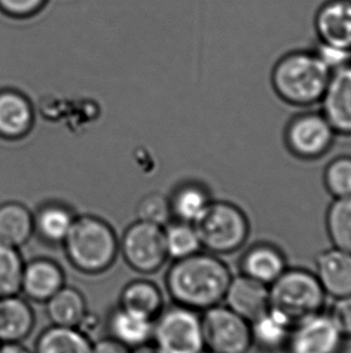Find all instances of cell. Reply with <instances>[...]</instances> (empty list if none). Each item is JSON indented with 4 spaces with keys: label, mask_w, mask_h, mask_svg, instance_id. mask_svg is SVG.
<instances>
[{
    "label": "cell",
    "mask_w": 351,
    "mask_h": 353,
    "mask_svg": "<svg viewBox=\"0 0 351 353\" xmlns=\"http://www.w3.org/2000/svg\"><path fill=\"white\" fill-rule=\"evenodd\" d=\"M131 350L120 344L118 341L106 336L101 339L95 340L92 344L90 353H130Z\"/></svg>",
    "instance_id": "836d02e7"
},
{
    "label": "cell",
    "mask_w": 351,
    "mask_h": 353,
    "mask_svg": "<svg viewBox=\"0 0 351 353\" xmlns=\"http://www.w3.org/2000/svg\"><path fill=\"white\" fill-rule=\"evenodd\" d=\"M136 215L138 221L165 227L172 219L169 198L157 192L146 194L138 201Z\"/></svg>",
    "instance_id": "4dcf8cb0"
},
{
    "label": "cell",
    "mask_w": 351,
    "mask_h": 353,
    "mask_svg": "<svg viewBox=\"0 0 351 353\" xmlns=\"http://www.w3.org/2000/svg\"><path fill=\"white\" fill-rule=\"evenodd\" d=\"M23 268L19 248L0 243V298L19 294Z\"/></svg>",
    "instance_id": "f1b7e54d"
},
{
    "label": "cell",
    "mask_w": 351,
    "mask_h": 353,
    "mask_svg": "<svg viewBox=\"0 0 351 353\" xmlns=\"http://www.w3.org/2000/svg\"><path fill=\"white\" fill-rule=\"evenodd\" d=\"M119 306L151 320H154L165 307L160 288L147 280H135L124 287L119 298Z\"/></svg>",
    "instance_id": "484cf974"
},
{
    "label": "cell",
    "mask_w": 351,
    "mask_h": 353,
    "mask_svg": "<svg viewBox=\"0 0 351 353\" xmlns=\"http://www.w3.org/2000/svg\"><path fill=\"white\" fill-rule=\"evenodd\" d=\"M63 245L72 265L86 274L107 270L119 251L118 239L112 227L90 215L77 216Z\"/></svg>",
    "instance_id": "3957f363"
},
{
    "label": "cell",
    "mask_w": 351,
    "mask_h": 353,
    "mask_svg": "<svg viewBox=\"0 0 351 353\" xmlns=\"http://www.w3.org/2000/svg\"><path fill=\"white\" fill-rule=\"evenodd\" d=\"M328 314L345 340L351 339V294L334 299Z\"/></svg>",
    "instance_id": "d6a6232c"
},
{
    "label": "cell",
    "mask_w": 351,
    "mask_h": 353,
    "mask_svg": "<svg viewBox=\"0 0 351 353\" xmlns=\"http://www.w3.org/2000/svg\"><path fill=\"white\" fill-rule=\"evenodd\" d=\"M323 186L333 199L351 196V156L333 158L323 170Z\"/></svg>",
    "instance_id": "f546056e"
},
{
    "label": "cell",
    "mask_w": 351,
    "mask_h": 353,
    "mask_svg": "<svg viewBox=\"0 0 351 353\" xmlns=\"http://www.w3.org/2000/svg\"><path fill=\"white\" fill-rule=\"evenodd\" d=\"M202 250L215 256L240 251L251 234V221L241 206L228 201H213L195 223Z\"/></svg>",
    "instance_id": "5b68a950"
},
{
    "label": "cell",
    "mask_w": 351,
    "mask_h": 353,
    "mask_svg": "<svg viewBox=\"0 0 351 353\" xmlns=\"http://www.w3.org/2000/svg\"><path fill=\"white\" fill-rule=\"evenodd\" d=\"M331 72L315 51H292L275 63L270 85L280 101L307 109L320 104Z\"/></svg>",
    "instance_id": "7a4b0ae2"
},
{
    "label": "cell",
    "mask_w": 351,
    "mask_h": 353,
    "mask_svg": "<svg viewBox=\"0 0 351 353\" xmlns=\"http://www.w3.org/2000/svg\"><path fill=\"white\" fill-rule=\"evenodd\" d=\"M106 330L109 338L136 349L152 341L153 320L118 305L107 316Z\"/></svg>",
    "instance_id": "ac0fdd59"
},
{
    "label": "cell",
    "mask_w": 351,
    "mask_h": 353,
    "mask_svg": "<svg viewBox=\"0 0 351 353\" xmlns=\"http://www.w3.org/2000/svg\"><path fill=\"white\" fill-rule=\"evenodd\" d=\"M314 274L326 296L333 299L350 296V252L332 246L319 253Z\"/></svg>",
    "instance_id": "9a60e30c"
},
{
    "label": "cell",
    "mask_w": 351,
    "mask_h": 353,
    "mask_svg": "<svg viewBox=\"0 0 351 353\" xmlns=\"http://www.w3.org/2000/svg\"><path fill=\"white\" fill-rule=\"evenodd\" d=\"M34 233L51 245L64 243L77 216L67 205L47 203L34 214Z\"/></svg>",
    "instance_id": "7402d4cb"
},
{
    "label": "cell",
    "mask_w": 351,
    "mask_h": 353,
    "mask_svg": "<svg viewBox=\"0 0 351 353\" xmlns=\"http://www.w3.org/2000/svg\"><path fill=\"white\" fill-rule=\"evenodd\" d=\"M223 304L251 323L270 309V288L240 272L228 283Z\"/></svg>",
    "instance_id": "4fadbf2b"
},
{
    "label": "cell",
    "mask_w": 351,
    "mask_h": 353,
    "mask_svg": "<svg viewBox=\"0 0 351 353\" xmlns=\"http://www.w3.org/2000/svg\"><path fill=\"white\" fill-rule=\"evenodd\" d=\"M45 304L51 325L58 327L78 328L88 314L86 298L74 287L63 286Z\"/></svg>",
    "instance_id": "44dd1931"
},
{
    "label": "cell",
    "mask_w": 351,
    "mask_h": 353,
    "mask_svg": "<svg viewBox=\"0 0 351 353\" xmlns=\"http://www.w3.org/2000/svg\"><path fill=\"white\" fill-rule=\"evenodd\" d=\"M321 112L341 137H351V63L331 72Z\"/></svg>",
    "instance_id": "8fae6325"
},
{
    "label": "cell",
    "mask_w": 351,
    "mask_h": 353,
    "mask_svg": "<svg viewBox=\"0 0 351 353\" xmlns=\"http://www.w3.org/2000/svg\"><path fill=\"white\" fill-rule=\"evenodd\" d=\"M92 344L78 328L51 325L39 335L33 353H90Z\"/></svg>",
    "instance_id": "d4e9b609"
},
{
    "label": "cell",
    "mask_w": 351,
    "mask_h": 353,
    "mask_svg": "<svg viewBox=\"0 0 351 353\" xmlns=\"http://www.w3.org/2000/svg\"><path fill=\"white\" fill-rule=\"evenodd\" d=\"M288 268L284 251L268 241L253 243L240 261L241 274L268 287Z\"/></svg>",
    "instance_id": "5bb4252c"
},
{
    "label": "cell",
    "mask_w": 351,
    "mask_h": 353,
    "mask_svg": "<svg viewBox=\"0 0 351 353\" xmlns=\"http://www.w3.org/2000/svg\"><path fill=\"white\" fill-rule=\"evenodd\" d=\"M319 43L351 52V0H328L315 14Z\"/></svg>",
    "instance_id": "7c38bea8"
},
{
    "label": "cell",
    "mask_w": 351,
    "mask_h": 353,
    "mask_svg": "<svg viewBox=\"0 0 351 353\" xmlns=\"http://www.w3.org/2000/svg\"><path fill=\"white\" fill-rule=\"evenodd\" d=\"M292 325L275 311H266L264 315L251 322L253 347L262 352H278L285 350Z\"/></svg>",
    "instance_id": "603a6c76"
},
{
    "label": "cell",
    "mask_w": 351,
    "mask_h": 353,
    "mask_svg": "<svg viewBox=\"0 0 351 353\" xmlns=\"http://www.w3.org/2000/svg\"><path fill=\"white\" fill-rule=\"evenodd\" d=\"M119 250L134 270L142 274L158 272L167 259L164 227L136 221L124 232Z\"/></svg>",
    "instance_id": "9c48e42d"
},
{
    "label": "cell",
    "mask_w": 351,
    "mask_h": 353,
    "mask_svg": "<svg viewBox=\"0 0 351 353\" xmlns=\"http://www.w3.org/2000/svg\"><path fill=\"white\" fill-rule=\"evenodd\" d=\"M270 309L294 325L323 310L326 298L314 272L288 268L270 287Z\"/></svg>",
    "instance_id": "277c9868"
},
{
    "label": "cell",
    "mask_w": 351,
    "mask_h": 353,
    "mask_svg": "<svg viewBox=\"0 0 351 353\" xmlns=\"http://www.w3.org/2000/svg\"><path fill=\"white\" fill-rule=\"evenodd\" d=\"M35 314L19 294L0 298V345L22 344L33 333Z\"/></svg>",
    "instance_id": "e0dca14e"
},
{
    "label": "cell",
    "mask_w": 351,
    "mask_h": 353,
    "mask_svg": "<svg viewBox=\"0 0 351 353\" xmlns=\"http://www.w3.org/2000/svg\"><path fill=\"white\" fill-rule=\"evenodd\" d=\"M325 225L333 248L351 253V196L333 199L326 211Z\"/></svg>",
    "instance_id": "83f0119b"
},
{
    "label": "cell",
    "mask_w": 351,
    "mask_h": 353,
    "mask_svg": "<svg viewBox=\"0 0 351 353\" xmlns=\"http://www.w3.org/2000/svg\"><path fill=\"white\" fill-rule=\"evenodd\" d=\"M160 353L204 351L201 312L173 304L153 320L152 341Z\"/></svg>",
    "instance_id": "8992f818"
},
{
    "label": "cell",
    "mask_w": 351,
    "mask_h": 353,
    "mask_svg": "<svg viewBox=\"0 0 351 353\" xmlns=\"http://www.w3.org/2000/svg\"><path fill=\"white\" fill-rule=\"evenodd\" d=\"M130 353H160L159 350L152 344V343H148V344L142 345V346H138L136 349H133L130 351Z\"/></svg>",
    "instance_id": "d590c367"
},
{
    "label": "cell",
    "mask_w": 351,
    "mask_h": 353,
    "mask_svg": "<svg viewBox=\"0 0 351 353\" xmlns=\"http://www.w3.org/2000/svg\"><path fill=\"white\" fill-rule=\"evenodd\" d=\"M345 338L330 314L323 310L292 325L288 353H342Z\"/></svg>",
    "instance_id": "30bf717a"
},
{
    "label": "cell",
    "mask_w": 351,
    "mask_h": 353,
    "mask_svg": "<svg viewBox=\"0 0 351 353\" xmlns=\"http://www.w3.org/2000/svg\"><path fill=\"white\" fill-rule=\"evenodd\" d=\"M233 276L222 258L200 251L190 257L173 261L165 282L175 304L204 312L223 304Z\"/></svg>",
    "instance_id": "6da1fadb"
},
{
    "label": "cell",
    "mask_w": 351,
    "mask_h": 353,
    "mask_svg": "<svg viewBox=\"0 0 351 353\" xmlns=\"http://www.w3.org/2000/svg\"><path fill=\"white\" fill-rule=\"evenodd\" d=\"M65 286V277L58 263L47 258H36L24 264L21 292L30 301H46Z\"/></svg>",
    "instance_id": "2e32d148"
},
{
    "label": "cell",
    "mask_w": 351,
    "mask_h": 353,
    "mask_svg": "<svg viewBox=\"0 0 351 353\" xmlns=\"http://www.w3.org/2000/svg\"><path fill=\"white\" fill-rule=\"evenodd\" d=\"M164 240L167 258L173 261L190 257L202 251L199 233L194 225L175 221L164 227Z\"/></svg>",
    "instance_id": "4316f807"
},
{
    "label": "cell",
    "mask_w": 351,
    "mask_h": 353,
    "mask_svg": "<svg viewBox=\"0 0 351 353\" xmlns=\"http://www.w3.org/2000/svg\"><path fill=\"white\" fill-rule=\"evenodd\" d=\"M204 350L212 353H249L251 323L224 304L201 312Z\"/></svg>",
    "instance_id": "ba28073f"
},
{
    "label": "cell",
    "mask_w": 351,
    "mask_h": 353,
    "mask_svg": "<svg viewBox=\"0 0 351 353\" xmlns=\"http://www.w3.org/2000/svg\"><path fill=\"white\" fill-rule=\"evenodd\" d=\"M48 0H0V11L12 19H29L39 14Z\"/></svg>",
    "instance_id": "1f68e13d"
},
{
    "label": "cell",
    "mask_w": 351,
    "mask_h": 353,
    "mask_svg": "<svg viewBox=\"0 0 351 353\" xmlns=\"http://www.w3.org/2000/svg\"><path fill=\"white\" fill-rule=\"evenodd\" d=\"M34 123L33 106L28 98L14 90L0 91V137L9 140L23 138Z\"/></svg>",
    "instance_id": "d6986e66"
},
{
    "label": "cell",
    "mask_w": 351,
    "mask_h": 353,
    "mask_svg": "<svg viewBox=\"0 0 351 353\" xmlns=\"http://www.w3.org/2000/svg\"><path fill=\"white\" fill-rule=\"evenodd\" d=\"M202 353H212V352H209V351H206V350H204V352Z\"/></svg>",
    "instance_id": "8d00e7d4"
},
{
    "label": "cell",
    "mask_w": 351,
    "mask_h": 353,
    "mask_svg": "<svg viewBox=\"0 0 351 353\" xmlns=\"http://www.w3.org/2000/svg\"><path fill=\"white\" fill-rule=\"evenodd\" d=\"M213 201L207 187L200 182H184L169 196L172 219L195 225Z\"/></svg>",
    "instance_id": "ffe728a7"
},
{
    "label": "cell",
    "mask_w": 351,
    "mask_h": 353,
    "mask_svg": "<svg viewBox=\"0 0 351 353\" xmlns=\"http://www.w3.org/2000/svg\"><path fill=\"white\" fill-rule=\"evenodd\" d=\"M338 135L321 111H302L289 119L284 129L285 148L301 161L325 157Z\"/></svg>",
    "instance_id": "52a82bcc"
},
{
    "label": "cell",
    "mask_w": 351,
    "mask_h": 353,
    "mask_svg": "<svg viewBox=\"0 0 351 353\" xmlns=\"http://www.w3.org/2000/svg\"><path fill=\"white\" fill-rule=\"evenodd\" d=\"M0 353H30L22 344L0 345Z\"/></svg>",
    "instance_id": "e575fe53"
},
{
    "label": "cell",
    "mask_w": 351,
    "mask_h": 353,
    "mask_svg": "<svg viewBox=\"0 0 351 353\" xmlns=\"http://www.w3.org/2000/svg\"><path fill=\"white\" fill-rule=\"evenodd\" d=\"M34 234V216L17 201L0 205V243L19 248Z\"/></svg>",
    "instance_id": "cb8c5ba5"
}]
</instances>
